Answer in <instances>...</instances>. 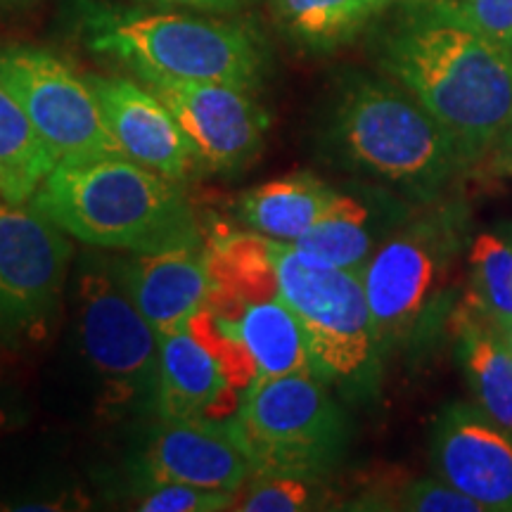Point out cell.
Wrapping results in <instances>:
<instances>
[{"label": "cell", "mask_w": 512, "mask_h": 512, "mask_svg": "<svg viewBox=\"0 0 512 512\" xmlns=\"http://www.w3.org/2000/svg\"><path fill=\"white\" fill-rule=\"evenodd\" d=\"M489 162L496 166V171L501 174H512V131L505 136V140L498 145V150L489 157Z\"/></svg>", "instance_id": "obj_29"}, {"label": "cell", "mask_w": 512, "mask_h": 512, "mask_svg": "<svg viewBox=\"0 0 512 512\" xmlns=\"http://www.w3.org/2000/svg\"><path fill=\"white\" fill-rule=\"evenodd\" d=\"M29 204L93 247L155 254L202 245L178 181L124 155L55 164Z\"/></svg>", "instance_id": "obj_2"}, {"label": "cell", "mask_w": 512, "mask_h": 512, "mask_svg": "<svg viewBox=\"0 0 512 512\" xmlns=\"http://www.w3.org/2000/svg\"><path fill=\"white\" fill-rule=\"evenodd\" d=\"M72 245L31 207L0 200V342L46 337L60 304Z\"/></svg>", "instance_id": "obj_10"}, {"label": "cell", "mask_w": 512, "mask_h": 512, "mask_svg": "<svg viewBox=\"0 0 512 512\" xmlns=\"http://www.w3.org/2000/svg\"><path fill=\"white\" fill-rule=\"evenodd\" d=\"M155 5H185V8L197 10H233L238 5H245L247 0H145Z\"/></svg>", "instance_id": "obj_28"}, {"label": "cell", "mask_w": 512, "mask_h": 512, "mask_svg": "<svg viewBox=\"0 0 512 512\" xmlns=\"http://www.w3.org/2000/svg\"><path fill=\"white\" fill-rule=\"evenodd\" d=\"M465 240V204L434 200L377 247L361 280L380 358L437 330Z\"/></svg>", "instance_id": "obj_4"}, {"label": "cell", "mask_w": 512, "mask_h": 512, "mask_svg": "<svg viewBox=\"0 0 512 512\" xmlns=\"http://www.w3.org/2000/svg\"><path fill=\"white\" fill-rule=\"evenodd\" d=\"M456 356L475 403L512 432V351L494 318L470 297L453 311Z\"/></svg>", "instance_id": "obj_18"}, {"label": "cell", "mask_w": 512, "mask_h": 512, "mask_svg": "<svg viewBox=\"0 0 512 512\" xmlns=\"http://www.w3.org/2000/svg\"><path fill=\"white\" fill-rule=\"evenodd\" d=\"M384 3H389V0H384ZM408 3H411V0H408Z\"/></svg>", "instance_id": "obj_33"}, {"label": "cell", "mask_w": 512, "mask_h": 512, "mask_svg": "<svg viewBox=\"0 0 512 512\" xmlns=\"http://www.w3.org/2000/svg\"><path fill=\"white\" fill-rule=\"evenodd\" d=\"M119 280L159 337L185 328L209 299L202 245L133 254L119 266Z\"/></svg>", "instance_id": "obj_16"}, {"label": "cell", "mask_w": 512, "mask_h": 512, "mask_svg": "<svg viewBox=\"0 0 512 512\" xmlns=\"http://www.w3.org/2000/svg\"><path fill=\"white\" fill-rule=\"evenodd\" d=\"M337 192L311 174L275 178L240 197V219L268 240L294 245L320 219Z\"/></svg>", "instance_id": "obj_19"}, {"label": "cell", "mask_w": 512, "mask_h": 512, "mask_svg": "<svg viewBox=\"0 0 512 512\" xmlns=\"http://www.w3.org/2000/svg\"><path fill=\"white\" fill-rule=\"evenodd\" d=\"M325 486L323 479L294 477V475H268L252 477V486L240 498L242 512H299L323 508Z\"/></svg>", "instance_id": "obj_24"}, {"label": "cell", "mask_w": 512, "mask_h": 512, "mask_svg": "<svg viewBox=\"0 0 512 512\" xmlns=\"http://www.w3.org/2000/svg\"><path fill=\"white\" fill-rule=\"evenodd\" d=\"M55 164L24 107L0 81V197L29 204Z\"/></svg>", "instance_id": "obj_21"}, {"label": "cell", "mask_w": 512, "mask_h": 512, "mask_svg": "<svg viewBox=\"0 0 512 512\" xmlns=\"http://www.w3.org/2000/svg\"><path fill=\"white\" fill-rule=\"evenodd\" d=\"M242 394L188 325L159 337L155 408L162 420H230Z\"/></svg>", "instance_id": "obj_15"}, {"label": "cell", "mask_w": 512, "mask_h": 512, "mask_svg": "<svg viewBox=\"0 0 512 512\" xmlns=\"http://www.w3.org/2000/svg\"><path fill=\"white\" fill-rule=\"evenodd\" d=\"M472 29L512 50V0H446Z\"/></svg>", "instance_id": "obj_27"}, {"label": "cell", "mask_w": 512, "mask_h": 512, "mask_svg": "<svg viewBox=\"0 0 512 512\" xmlns=\"http://www.w3.org/2000/svg\"><path fill=\"white\" fill-rule=\"evenodd\" d=\"M382 67L446 128L467 166L512 131V50L446 0H411L382 41Z\"/></svg>", "instance_id": "obj_1"}, {"label": "cell", "mask_w": 512, "mask_h": 512, "mask_svg": "<svg viewBox=\"0 0 512 512\" xmlns=\"http://www.w3.org/2000/svg\"><path fill=\"white\" fill-rule=\"evenodd\" d=\"M399 510L411 512H486L475 498L465 496L444 479H415L401 491Z\"/></svg>", "instance_id": "obj_26"}, {"label": "cell", "mask_w": 512, "mask_h": 512, "mask_svg": "<svg viewBox=\"0 0 512 512\" xmlns=\"http://www.w3.org/2000/svg\"><path fill=\"white\" fill-rule=\"evenodd\" d=\"M430 458L439 479L486 512H512V432L477 403L453 401L441 408Z\"/></svg>", "instance_id": "obj_12"}, {"label": "cell", "mask_w": 512, "mask_h": 512, "mask_svg": "<svg viewBox=\"0 0 512 512\" xmlns=\"http://www.w3.org/2000/svg\"><path fill=\"white\" fill-rule=\"evenodd\" d=\"M79 332L83 354L100 380V411L155 406L159 335L105 268L79 278Z\"/></svg>", "instance_id": "obj_8"}, {"label": "cell", "mask_w": 512, "mask_h": 512, "mask_svg": "<svg viewBox=\"0 0 512 512\" xmlns=\"http://www.w3.org/2000/svg\"><path fill=\"white\" fill-rule=\"evenodd\" d=\"M252 477L323 479L347 446V420L313 373L261 377L242 392L230 418Z\"/></svg>", "instance_id": "obj_7"}, {"label": "cell", "mask_w": 512, "mask_h": 512, "mask_svg": "<svg viewBox=\"0 0 512 512\" xmlns=\"http://www.w3.org/2000/svg\"><path fill=\"white\" fill-rule=\"evenodd\" d=\"M12 3H24V0H0V5H12Z\"/></svg>", "instance_id": "obj_31"}, {"label": "cell", "mask_w": 512, "mask_h": 512, "mask_svg": "<svg viewBox=\"0 0 512 512\" xmlns=\"http://www.w3.org/2000/svg\"><path fill=\"white\" fill-rule=\"evenodd\" d=\"M152 482L235 491L252 479V465L230 420H162L145 453Z\"/></svg>", "instance_id": "obj_14"}, {"label": "cell", "mask_w": 512, "mask_h": 512, "mask_svg": "<svg viewBox=\"0 0 512 512\" xmlns=\"http://www.w3.org/2000/svg\"><path fill=\"white\" fill-rule=\"evenodd\" d=\"M0 81L24 107L57 164L121 155L91 83L43 48H0Z\"/></svg>", "instance_id": "obj_9"}, {"label": "cell", "mask_w": 512, "mask_h": 512, "mask_svg": "<svg viewBox=\"0 0 512 512\" xmlns=\"http://www.w3.org/2000/svg\"><path fill=\"white\" fill-rule=\"evenodd\" d=\"M88 46L131 72L216 81L254 91L264 53L247 29L171 12H102L91 19Z\"/></svg>", "instance_id": "obj_5"}, {"label": "cell", "mask_w": 512, "mask_h": 512, "mask_svg": "<svg viewBox=\"0 0 512 512\" xmlns=\"http://www.w3.org/2000/svg\"><path fill=\"white\" fill-rule=\"evenodd\" d=\"M3 422H5V413H3V403H0V427H3Z\"/></svg>", "instance_id": "obj_32"}, {"label": "cell", "mask_w": 512, "mask_h": 512, "mask_svg": "<svg viewBox=\"0 0 512 512\" xmlns=\"http://www.w3.org/2000/svg\"><path fill=\"white\" fill-rule=\"evenodd\" d=\"M235 494L230 491L202 489L192 484L155 482L152 491L140 501L145 512H216L233 508Z\"/></svg>", "instance_id": "obj_25"}, {"label": "cell", "mask_w": 512, "mask_h": 512, "mask_svg": "<svg viewBox=\"0 0 512 512\" xmlns=\"http://www.w3.org/2000/svg\"><path fill=\"white\" fill-rule=\"evenodd\" d=\"M278 24L299 46L335 50L354 41L384 0H271Z\"/></svg>", "instance_id": "obj_22"}, {"label": "cell", "mask_w": 512, "mask_h": 512, "mask_svg": "<svg viewBox=\"0 0 512 512\" xmlns=\"http://www.w3.org/2000/svg\"><path fill=\"white\" fill-rule=\"evenodd\" d=\"M280 299L302 325L320 380L366 392L380 370L361 275L325 264L290 242L268 240Z\"/></svg>", "instance_id": "obj_6"}, {"label": "cell", "mask_w": 512, "mask_h": 512, "mask_svg": "<svg viewBox=\"0 0 512 512\" xmlns=\"http://www.w3.org/2000/svg\"><path fill=\"white\" fill-rule=\"evenodd\" d=\"M174 114L200 166L214 174L245 169L264 147L268 117L249 91L216 81L133 72Z\"/></svg>", "instance_id": "obj_11"}, {"label": "cell", "mask_w": 512, "mask_h": 512, "mask_svg": "<svg viewBox=\"0 0 512 512\" xmlns=\"http://www.w3.org/2000/svg\"><path fill=\"white\" fill-rule=\"evenodd\" d=\"M204 256L209 273V299L261 302L280 297L271 247L264 235H216L204 247Z\"/></svg>", "instance_id": "obj_20"}, {"label": "cell", "mask_w": 512, "mask_h": 512, "mask_svg": "<svg viewBox=\"0 0 512 512\" xmlns=\"http://www.w3.org/2000/svg\"><path fill=\"white\" fill-rule=\"evenodd\" d=\"M470 294L494 320L512 318V238L505 233H479L467 252Z\"/></svg>", "instance_id": "obj_23"}, {"label": "cell", "mask_w": 512, "mask_h": 512, "mask_svg": "<svg viewBox=\"0 0 512 512\" xmlns=\"http://www.w3.org/2000/svg\"><path fill=\"white\" fill-rule=\"evenodd\" d=\"M406 221L399 211H384L358 195H339L320 219L294 242L325 264L361 275L377 247Z\"/></svg>", "instance_id": "obj_17"}, {"label": "cell", "mask_w": 512, "mask_h": 512, "mask_svg": "<svg viewBox=\"0 0 512 512\" xmlns=\"http://www.w3.org/2000/svg\"><path fill=\"white\" fill-rule=\"evenodd\" d=\"M119 152L159 174L183 181L200 169V159L174 114L143 83L126 76H86Z\"/></svg>", "instance_id": "obj_13"}, {"label": "cell", "mask_w": 512, "mask_h": 512, "mask_svg": "<svg viewBox=\"0 0 512 512\" xmlns=\"http://www.w3.org/2000/svg\"><path fill=\"white\" fill-rule=\"evenodd\" d=\"M496 323H498V328L503 330L505 339H508V347H510V351H512V318H508V320H496Z\"/></svg>", "instance_id": "obj_30"}, {"label": "cell", "mask_w": 512, "mask_h": 512, "mask_svg": "<svg viewBox=\"0 0 512 512\" xmlns=\"http://www.w3.org/2000/svg\"><path fill=\"white\" fill-rule=\"evenodd\" d=\"M330 143L351 169L422 204L470 169L446 128L403 86L356 76L339 93Z\"/></svg>", "instance_id": "obj_3"}]
</instances>
